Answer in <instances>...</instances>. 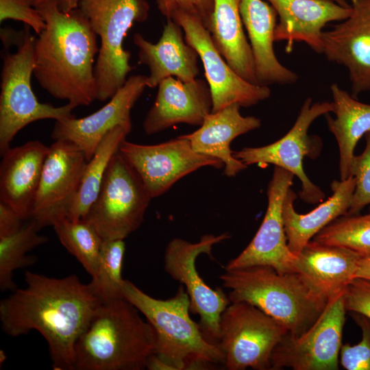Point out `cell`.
Returning a JSON list of instances; mask_svg holds the SVG:
<instances>
[{
	"instance_id": "6da1fadb",
	"label": "cell",
	"mask_w": 370,
	"mask_h": 370,
	"mask_svg": "<svg viewBox=\"0 0 370 370\" xmlns=\"http://www.w3.org/2000/svg\"><path fill=\"white\" fill-rule=\"evenodd\" d=\"M26 286L0 302L2 330L16 337L38 332L48 344L56 370H74V347L102 303L74 274L56 278L25 271Z\"/></svg>"
},
{
	"instance_id": "7a4b0ae2",
	"label": "cell",
	"mask_w": 370,
	"mask_h": 370,
	"mask_svg": "<svg viewBox=\"0 0 370 370\" xmlns=\"http://www.w3.org/2000/svg\"><path fill=\"white\" fill-rule=\"evenodd\" d=\"M45 29L34 42V75L52 97L75 108L97 99L95 56L97 35L79 8L60 11L50 3L36 9Z\"/></svg>"
},
{
	"instance_id": "3957f363",
	"label": "cell",
	"mask_w": 370,
	"mask_h": 370,
	"mask_svg": "<svg viewBox=\"0 0 370 370\" xmlns=\"http://www.w3.org/2000/svg\"><path fill=\"white\" fill-rule=\"evenodd\" d=\"M123 297L132 304L156 333V351L146 369H211L225 362L218 344L208 341L199 323L190 317V299L184 286L167 299L152 297L128 280H124Z\"/></svg>"
},
{
	"instance_id": "277c9868",
	"label": "cell",
	"mask_w": 370,
	"mask_h": 370,
	"mask_svg": "<svg viewBox=\"0 0 370 370\" xmlns=\"http://www.w3.org/2000/svg\"><path fill=\"white\" fill-rule=\"evenodd\" d=\"M125 298L102 302L77 338L74 370H142L156 351V333Z\"/></svg>"
},
{
	"instance_id": "5b68a950",
	"label": "cell",
	"mask_w": 370,
	"mask_h": 370,
	"mask_svg": "<svg viewBox=\"0 0 370 370\" xmlns=\"http://www.w3.org/2000/svg\"><path fill=\"white\" fill-rule=\"evenodd\" d=\"M232 302L245 301L271 316L294 338L317 321L328 299L296 272L280 273L269 266L225 269L219 276Z\"/></svg>"
},
{
	"instance_id": "8992f818",
	"label": "cell",
	"mask_w": 370,
	"mask_h": 370,
	"mask_svg": "<svg viewBox=\"0 0 370 370\" xmlns=\"http://www.w3.org/2000/svg\"><path fill=\"white\" fill-rule=\"evenodd\" d=\"M29 27L22 31L1 29L3 43L16 47L14 53L3 56L0 93V153L10 147L16 134L28 124L42 119L63 120L74 116L75 107L70 103L56 107L40 103L34 95L31 77L34 73L36 37Z\"/></svg>"
},
{
	"instance_id": "52a82bcc",
	"label": "cell",
	"mask_w": 370,
	"mask_h": 370,
	"mask_svg": "<svg viewBox=\"0 0 370 370\" xmlns=\"http://www.w3.org/2000/svg\"><path fill=\"white\" fill-rule=\"evenodd\" d=\"M78 8L100 38L95 76L97 100L104 101L123 86L132 70L123 41L135 22L147 20L149 5L146 0H80Z\"/></svg>"
},
{
	"instance_id": "ba28073f",
	"label": "cell",
	"mask_w": 370,
	"mask_h": 370,
	"mask_svg": "<svg viewBox=\"0 0 370 370\" xmlns=\"http://www.w3.org/2000/svg\"><path fill=\"white\" fill-rule=\"evenodd\" d=\"M152 199L142 179L118 151L85 219L103 240H124L142 224Z\"/></svg>"
},
{
	"instance_id": "9c48e42d",
	"label": "cell",
	"mask_w": 370,
	"mask_h": 370,
	"mask_svg": "<svg viewBox=\"0 0 370 370\" xmlns=\"http://www.w3.org/2000/svg\"><path fill=\"white\" fill-rule=\"evenodd\" d=\"M219 345L228 370L271 369L277 344L288 333L277 320L254 305L232 302L220 319Z\"/></svg>"
},
{
	"instance_id": "30bf717a",
	"label": "cell",
	"mask_w": 370,
	"mask_h": 370,
	"mask_svg": "<svg viewBox=\"0 0 370 370\" xmlns=\"http://www.w3.org/2000/svg\"><path fill=\"white\" fill-rule=\"evenodd\" d=\"M230 237L227 233L205 234L197 243L175 238L168 243L164 256V268L168 275L184 286L190 299V312L199 316L200 329L210 342L218 344L220 319L231 301L221 288L212 289L199 276L196 259L201 254L212 258L214 245Z\"/></svg>"
},
{
	"instance_id": "8fae6325",
	"label": "cell",
	"mask_w": 370,
	"mask_h": 370,
	"mask_svg": "<svg viewBox=\"0 0 370 370\" xmlns=\"http://www.w3.org/2000/svg\"><path fill=\"white\" fill-rule=\"evenodd\" d=\"M344 291L328 299L319 318L304 334L294 338L288 333L277 344L271 354V370L338 369L347 311Z\"/></svg>"
},
{
	"instance_id": "7c38bea8",
	"label": "cell",
	"mask_w": 370,
	"mask_h": 370,
	"mask_svg": "<svg viewBox=\"0 0 370 370\" xmlns=\"http://www.w3.org/2000/svg\"><path fill=\"white\" fill-rule=\"evenodd\" d=\"M334 111L332 102L312 103L310 97L304 101L297 120L280 140L268 145L244 147L234 151V158L247 166L252 164H273L291 172L301 183L300 198L308 204L321 202L324 193L307 177L304 171L303 159L309 153L314 154V140L308 134L312 123L321 115Z\"/></svg>"
},
{
	"instance_id": "4fadbf2b",
	"label": "cell",
	"mask_w": 370,
	"mask_h": 370,
	"mask_svg": "<svg viewBox=\"0 0 370 370\" xmlns=\"http://www.w3.org/2000/svg\"><path fill=\"white\" fill-rule=\"evenodd\" d=\"M183 29L186 42L198 53L212 99V112L232 104L248 108L267 99V86L251 84L238 75L216 48L208 29L195 16L176 11L170 17Z\"/></svg>"
},
{
	"instance_id": "5bb4252c",
	"label": "cell",
	"mask_w": 370,
	"mask_h": 370,
	"mask_svg": "<svg viewBox=\"0 0 370 370\" xmlns=\"http://www.w3.org/2000/svg\"><path fill=\"white\" fill-rule=\"evenodd\" d=\"M119 151L136 171L152 198L163 195L180 179L199 169L224 168L221 160L195 151L182 135L156 145L125 140Z\"/></svg>"
},
{
	"instance_id": "9a60e30c",
	"label": "cell",
	"mask_w": 370,
	"mask_h": 370,
	"mask_svg": "<svg viewBox=\"0 0 370 370\" xmlns=\"http://www.w3.org/2000/svg\"><path fill=\"white\" fill-rule=\"evenodd\" d=\"M87 162L84 153L70 141L54 140L49 147L30 219L40 229L67 215Z\"/></svg>"
},
{
	"instance_id": "2e32d148",
	"label": "cell",
	"mask_w": 370,
	"mask_h": 370,
	"mask_svg": "<svg viewBox=\"0 0 370 370\" xmlns=\"http://www.w3.org/2000/svg\"><path fill=\"white\" fill-rule=\"evenodd\" d=\"M294 175L275 166L267 187L268 205L263 221L254 238L225 269L269 266L280 273L294 272L296 256L289 249L284 231L282 207Z\"/></svg>"
},
{
	"instance_id": "e0dca14e",
	"label": "cell",
	"mask_w": 370,
	"mask_h": 370,
	"mask_svg": "<svg viewBox=\"0 0 370 370\" xmlns=\"http://www.w3.org/2000/svg\"><path fill=\"white\" fill-rule=\"evenodd\" d=\"M147 76L132 75L102 108L88 116L56 121L54 140H65L79 147L89 160L104 136L116 126L131 132V110L147 87Z\"/></svg>"
},
{
	"instance_id": "ac0fdd59",
	"label": "cell",
	"mask_w": 370,
	"mask_h": 370,
	"mask_svg": "<svg viewBox=\"0 0 370 370\" xmlns=\"http://www.w3.org/2000/svg\"><path fill=\"white\" fill-rule=\"evenodd\" d=\"M350 16L322 33V53L345 66L352 96L370 90V0L352 2Z\"/></svg>"
},
{
	"instance_id": "d6986e66",
	"label": "cell",
	"mask_w": 370,
	"mask_h": 370,
	"mask_svg": "<svg viewBox=\"0 0 370 370\" xmlns=\"http://www.w3.org/2000/svg\"><path fill=\"white\" fill-rule=\"evenodd\" d=\"M143 127L147 134L162 132L175 125L200 126L212 112V99L206 80L183 82L174 77L163 79Z\"/></svg>"
},
{
	"instance_id": "ffe728a7",
	"label": "cell",
	"mask_w": 370,
	"mask_h": 370,
	"mask_svg": "<svg viewBox=\"0 0 370 370\" xmlns=\"http://www.w3.org/2000/svg\"><path fill=\"white\" fill-rule=\"evenodd\" d=\"M280 21L274 31L275 42L287 41L291 52L294 42H304L314 51L322 53V33L325 25L343 21L352 12L332 0H267Z\"/></svg>"
},
{
	"instance_id": "44dd1931",
	"label": "cell",
	"mask_w": 370,
	"mask_h": 370,
	"mask_svg": "<svg viewBox=\"0 0 370 370\" xmlns=\"http://www.w3.org/2000/svg\"><path fill=\"white\" fill-rule=\"evenodd\" d=\"M49 147L31 140L10 147L1 156L0 201L24 220L31 219L45 160Z\"/></svg>"
},
{
	"instance_id": "7402d4cb",
	"label": "cell",
	"mask_w": 370,
	"mask_h": 370,
	"mask_svg": "<svg viewBox=\"0 0 370 370\" xmlns=\"http://www.w3.org/2000/svg\"><path fill=\"white\" fill-rule=\"evenodd\" d=\"M182 28L167 18L162 36L154 44L142 34L134 35L133 42L138 49L140 64L147 66V87L155 88L169 77L183 82L196 79L199 74L198 53L185 40Z\"/></svg>"
},
{
	"instance_id": "603a6c76",
	"label": "cell",
	"mask_w": 370,
	"mask_h": 370,
	"mask_svg": "<svg viewBox=\"0 0 370 370\" xmlns=\"http://www.w3.org/2000/svg\"><path fill=\"white\" fill-rule=\"evenodd\" d=\"M240 109L239 104L232 103L217 112H210L198 130L182 135L195 151L221 160L224 164V174L227 177H234L247 168L234 158V151L230 149L232 141L261 125L260 119L243 116Z\"/></svg>"
},
{
	"instance_id": "cb8c5ba5",
	"label": "cell",
	"mask_w": 370,
	"mask_h": 370,
	"mask_svg": "<svg viewBox=\"0 0 370 370\" xmlns=\"http://www.w3.org/2000/svg\"><path fill=\"white\" fill-rule=\"evenodd\" d=\"M240 13L250 40L255 74L258 85L291 84L295 73L284 66L273 49L277 12L262 0H241Z\"/></svg>"
},
{
	"instance_id": "d4e9b609",
	"label": "cell",
	"mask_w": 370,
	"mask_h": 370,
	"mask_svg": "<svg viewBox=\"0 0 370 370\" xmlns=\"http://www.w3.org/2000/svg\"><path fill=\"white\" fill-rule=\"evenodd\" d=\"M360 256L342 247L310 240L297 256L294 272L329 299L354 278Z\"/></svg>"
},
{
	"instance_id": "484cf974",
	"label": "cell",
	"mask_w": 370,
	"mask_h": 370,
	"mask_svg": "<svg viewBox=\"0 0 370 370\" xmlns=\"http://www.w3.org/2000/svg\"><path fill=\"white\" fill-rule=\"evenodd\" d=\"M331 188V197L305 214L296 212L293 204L297 196L291 188L288 190L282 207L283 223L288 247L296 256L323 228L347 214L355 190L354 177L334 180Z\"/></svg>"
},
{
	"instance_id": "4316f807",
	"label": "cell",
	"mask_w": 370,
	"mask_h": 370,
	"mask_svg": "<svg viewBox=\"0 0 370 370\" xmlns=\"http://www.w3.org/2000/svg\"><path fill=\"white\" fill-rule=\"evenodd\" d=\"M240 3L241 0H214L208 30L216 48L230 66L245 80L258 84L251 46L243 27Z\"/></svg>"
},
{
	"instance_id": "83f0119b",
	"label": "cell",
	"mask_w": 370,
	"mask_h": 370,
	"mask_svg": "<svg viewBox=\"0 0 370 370\" xmlns=\"http://www.w3.org/2000/svg\"><path fill=\"white\" fill-rule=\"evenodd\" d=\"M336 118L325 114L328 126L339 149L340 180L350 176L354 149L359 140L370 131V105L358 101L336 84L330 86Z\"/></svg>"
},
{
	"instance_id": "f1b7e54d",
	"label": "cell",
	"mask_w": 370,
	"mask_h": 370,
	"mask_svg": "<svg viewBox=\"0 0 370 370\" xmlns=\"http://www.w3.org/2000/svg\"><path fill=\"white\" fill-rule=\"evenodd\" d=\"M130 133L123 126L110 130L99 143L88 160L77 193L69 209L67 217L73 220L86 217L96 199L108 164L121 145Z\"/></svg>"
},
{
	"instance_id": "f546056e",
	"label": "cell",
	"mask_w": 370,
	"mask_h": 370,
	"mask_svg": "<svg viewBox=\"0 0 370 370\" xmlns=\"http://www.w3.org/2000/svg\"><path fill=\"white\" fill-rule=\"evenodd\" d=\"M37 223L29 219L14 234L0 237V289L1 291L16 288L14 273L36 262V257L28 252L47 242L48 238L39 234Z\"/></svg>"
},
{
	"instance_id": "4dcf8cb0",
	"label": "cell",
	"mask_w": 370,
	"mask_h": 370,
	"mask_svg": "<svg viewBox=\"0 0 370 370\" xmlns=\"http://www.w3.org/2000/svg\"><path fill=\"white\" fill-rule=\"evenodd\" d=\"M51 226L63 247L92 276L97 270L103 243L95 227L85 219L73 220L67 216L56 219Z\"/></svg>"
},
{
	"instance_id": "1f68e13d",
	"label": "cell",
	"mask_w": 370,
	"mask_h": 370,
	"mask_svg": "<svg viewBox=\"0 0 370 370\" xmlns=\"http://www.w3.org/2000/svg\"><path fill=\"white\" fill-rule=\"evenodd\" d=\"M125 251L124 240H103L97 270L88 284L101 302L124 298L121 271Z\"/></svg>"
},
{
	"instance_id": "d6a6232c",
	"label": "cell",
	"mask_w": 370,
	"mask_h": 370,
	"mask_svg": "<svg viewBox=\"0 0 370 370\" xmlns=\"http://www.w3.org/2000/svg\"><path fill=\"white\" fill-rule=\"evenodd\" d=\"M313 240L349 249L360 256L370 254V208L364 215H343L318 232Z\"/></svg>"
},
{
	"instance_id": "836d02e7",
	"label": "cell",
	"mask_w": 370,
	"mask_h": 370,
	"mask_svg": "<svg viewBox=\"0 0 370 370\" xmlns=\"http://www.w3.org/2000/svg\"><path fill=\"white\" fill-rule=\"evenodd\" d=\"M365 147L360 155L354 156L350 176L355 180V190L351 206L347 214H357L370 204V131L365 135Z\"/></svg>"
},
{
	"instance_id": "e575fe53",
	"label": "cell",
	"mask_w": 370,
	"mask_h": 370,
	"mask_svg": "<svg viewBox=\"0 0 370 370\" xmlns=\"http://www.w3.org/2000/svg\"><path fill=\"white\" fill-rule=\"evenodd\" d=\"M350 315L360 328L362 338L354 345H342L340 363L347 370H370V319L358 312H350Z\"/></svg>"
},
{
	"instance_id": "d590c367",
	"label": "cell",
	"mask_w": 370,
	"mask_h": 370,
	"mask_svg": "<svg viewBox=\"0 0 370 370\" xmlns=\"http://www.w3.org/2000/svg\"><path fill=\"white\" fill-rule=\"evenodd\" d=\"M8 19L22 21L38 35L46 27L43 17L27 0H0V22Z\"/></svg>"
},
{
	"instance_id": "8d00e7d4",
	"label": "cell",
	"mask_w": 370,
	"mask_h": 370,
	"mask_svg": "<svg viewBox=\"0 0 370 370\" xmlns=\"http://www.w3.org/2000/svg\"><path fill=\"white\" fill-rule=\"evenodd\" d=\"M161 14L170 18L176 11L183 12L199 18L209 29L214 10V0H156Z\"/></svg>"
},
{
	"instance_id": "74e56055",
	"label": "cell",
	"mask_w": 370,
	"mask_h": 370,
	"mask_svg": "<svg viewBox=\"0 0 370 370\" xmlns=\"http://www.w3.org/2000/svg\"><path fill=\"white\" fill-rule=\"evenodd\" d=\"M344 304L347 311L370 319V280L354 278L344 291Z\"/></svg>"
},
{
	"instance_id": "f35d334b",
	"label": "cell",
	"mask_w": 370,
	"mask_h": 370,
	"mask_svg": "<svg viewBox=\"0 0 370 370\" xmlns=\"http://www.w3.org/2000/svg\"><path fill=\"white\" fill-rule=\"evenodd\" d=\"M25 221L12 208L0 201V237L14 234L22 227Z\"/></svg>"
},
{
	"instance_id": "ab89813d",
	"label": "cell",
	"mask_w": 370,
	"mask_h": 370,
	"mask_svg": "<svg viewBox=\"0 0 370 370\" xmlns=\"http://www.w3.org/2000/svg\"><path fill=\"white\" fill-rule=\"evenodd\" d=\"M36 9L53 3L58 6V9L64 12H69L78 8L80 0H27Z\"/></svg>"
},
{
	"instance_id": "60d3db41",
	"label": "cell",
	"mask_w": 370,
	"mask_h": 370,
	"mask_svg": "<svg viewBox=\"0 0 370 370\" xmlns=\"http://www.w3.org/2000/svg\"><path fill=\"white\" fill-rule=\"evenodd\" d=\"M356 278L370 280V254L360 258L354 276Z\"/></svg>"
},
{
	"instance_id": "b9f144b4",
	"label": "cell",
	"mask_w": 370,
	"mask_h": 370,
	"mask_svg": "<svg viewBox=\"0 0 370 370\" xmlns=\"http://www.w3.org/2000/svg\"><path fill=\"white\" fill-rule=\"evenodd\" d=\"M334 2L338 3V5L343 6V7H345V8H349L351 7L347 2L345 0H332Z\"/></svg>"
},
{
	"instance_id": "7bdbcfd3",
	"label": "cell",
	"mask_w": 370,
	"mask_h": 370,
	"mask_svg": "<svg viewBox=\"0 0 370 370\" xmlns=\"http://www.w3.org/2000/svg\"><path fill=\"white\" fill-rule=\"evenodd\" d=\"M5 358H6V355H5V352L3 350H1V352H0V363L1 364L2 362H3L4 360H5Z\"/></svg>"
},
{
	"instance_id": "ee69618b",
	"label": "cell",
	"mask_w": 370,
	"mask_h": 370,
	"mask_svg": "<svg viewBox=\"0 0 370 370\" xmlns=\"http://www.w3.org/2000/svg\"><path fill=\"white\" fill-rule=\"evenodd\" d=\"M351 1H352V2H353V1H354L355 0H351Z\"/></svg>"
}]
</instances>
